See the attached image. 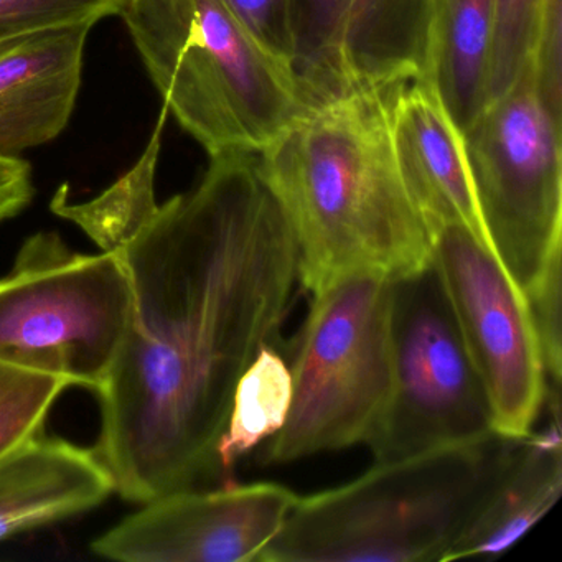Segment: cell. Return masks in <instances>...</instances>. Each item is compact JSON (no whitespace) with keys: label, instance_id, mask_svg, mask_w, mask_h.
<instances>
[{"label":"cell","instance_id":"cell-1","mask_svg":"<svg viewBox=\"0 0 562 562\" xmlns=\"http://www.w3.org/2000/svg\"><path fill=\"white\" fill-rule=\"evenodd\" d=\"M167 111L133 169L88 202H50L120 258L133 308L100 390L94 453L121 498L147 503L222 483L218 446L236 386L278 345L297 285L299 249L258 154L210 157L189 192L156 200Z\"/></svg>","mask_w":562,"mask_h":562},{"label":"cell","instance_id":"cell-2","mask_svg":"<svg viewBox=\"0 0 562 562\" xmlns=\"http://www.w3.org/2000/svg\"><path fill=\"white\" fill-rule=\"evenodd\" d=\"M391 91L325 101L258 154L308 295L351 272L403 278L432 261V233L394 157Z\"/></svg>","mask_w":562,"mask_h":562},{"label":"cell","instance_id":"cell-3","mask_svg":"<svg viewBox=\"0 0 562 562\" xmlns=\"http://www.w3.org/2000/svg\"><path fill=\"white\" fill-rule=\"evenodd\" d=\"M525 437L492 430L299 496L259 562H449Z\"/></svg>","mask_w":562,"mask_h":562},{"label":"cell","instance_id":"cell-4","mask_svg":"<svg viewBox=\"0 0 562 562\" xmlns=\"http://www.w3.org/2000/svg\"><path fill=\"white\" fill-rule=\"evenodd\" d=\"M117 18L164 106L210 157L262 153L314 110L222 0H124Z\"/></svg>","mask_w":562,"mask_h":562},{"label":"cell","instance_id":"cell-5","mask_svg":"<svg viewBox=\"0 0 562 562\" xmlns=\"http://www.w3.org/2000/svg\"><path fill=\"white\" fill-rule=\"evenodd\" d=\"M396 278L351 272L311 294L295 340L285 423L266 440L265 465L367 443L393 383Z\"/></svg>","mask_w":562,"mask_h":562},{"label":"cell","instance_id":"cell-6","mask_svg":"<svg viewBox=\"0 0 562 562\" xmlns=\"http://www.w3.org/2000/svg\"><path fill=\"white\" fill-rule=\"evenodd\" d=\"M133 291L114 252H77L57 232L25 239L0 278V363L98 391L130 325Z\"/></svg>","mask_w":562,"mask_h":562},{"label":"cell","instance_id":"cell-7","mask_svg":"<svg viewBox=\"0 0 562 562\" xmlns=\"http://www.w3.org/2000/svg\"><path fill=\"white\" fill-rule=\"evenodd\" d=\"M561 123L526 61L515 83L462 133L470 182L493 255L528 297L561 259Z\"/></svg>","mask_w":562,"mask_h":562},{"label":"cell","instance_id":"cell-8","mask_svg":"<svg viewBox=\"0 0 562 562\" xmlns=\"http://www.w3.org/2000/svg\"><path fill=\"white\" fill-rule=\"evenodd\" d=\"M493 414L432 266L396 278L393 383L367 440L374 463L492 432Z\"/></svg>","mask_w":562,"mask_h":562},{"label":"cell","instance_id":"cell-9","mask_svg":"<svg viewBox=\"0 0 562 562\" xmlns=\"http://www.w3.org/2000/svg\"><path fill=\"white\" fill-rule=\"evenodd\" d=\"M432 266L488 396L493 429L528 436L544 409L548 381L525 297L460 223L432 233Z\"/></svg>","mask_w":562,"mask_h":562},{"label":"cell","instance_id":"cell-10","mask_svg":"<svg viewBox=\"0 0 562 562\" xmlns=\"http://www.w3.org/2000/svg\"><path fill=\"white\" fill-rule=\"evenodd\" d=\"M299 496L272 482L170 493L91 542L123 562H258Z\"/></svg>","mask_w":562,"mask_h":562},{"label":"cell","instance_id":"cell-11","mask_svg":"<svg viewBox=\"0 0 562 562\" xmlns=\"http://www.w3.org/2000/svg\"><path fill=\"white\" fill-rule=\"evenodd\" d=\"M91 29L64 25L0 42V156L21 157L67 130Z\"/></svg>","mask_w":562,"mask_h":562},{"label":"cell","instance_id":"cell-12","mask_svg":"<svg viewBox=\"0 0 562 562\" xmlns=\"http://www.w3.org/2000/svg\"><path fill=\"white\" fill-rule=\"evenodd\" d=\"M394 157L430 233L460 223L493 252L470 182L462 134L429 80L397 85L390 98Z\"/></svg>","mask_w":562,"mask_h":562},{"label":"cell","instance_id":"cell-13","mask_svg":"<svg viewBox=\"0 0 562 562\" xmlns=\"http://www.w3.org/2000/svg\"><path fill=\"white\" fill-rule=\"evenodd\" d=\"M113 493L93 449L37 434L0 460V542L91 512Z\"/></svg>","mask_w":562,"mask_h":562},{"label":"cell","instance_id":"cell-14","mask_svg":"<svg viewBox=\"0 0 562 562\" xmlns=\"http://www.w3.org/2000/svg\"><path fill=\"white\" fill-rule=\"evenodd\" d=\"M434 0H348L337 41L341 94L429 80Z\"/></svg>","mask_w":562,"mask_h":562},{"label":"cell","instance_id":"cell-15","mask_svg":"<svg viewBox=\"0 0 562 562\" xmlns=\"http://www.w3.org/2000/svg\"><path fill=\"white\" fill-rule=\"evenodd\" d=\"M544 407L548 423L525 437L505 479L453 549L450 561L502 555L558 502L562 490L561 393L548 391Z\"/></svg>","mask_w":562,"mask_h":562},{"label":"cell","instance_id":"cell-16","mask_svg":"<svg viewBox=\"0 0 562 562\" xmlns=\"http://www.w3.org/2000/svg\"><path fill=\"white\" fill-rule=\"evenodd\" d=\"M495 0H434L429 81L462 134L486 104Z\"/></svg>","mask_w":562,"mask_h":562},{"label":"cell","instance_id":"cell-17","mask_svg":"<svg viewBox=\"0 0 562 562\" xmlns=\"http://www.w3.org/2000/svg\"><path fill=\"white\" fill-rule=\"evenodd\" d=\"M291 368L274 345H266L239 378L228 424L218 446L222 485L235 483L236 463L271 439L291 407Z\"/></svg>","mask_w":562,"mask_h":562},{"label":"cell","instance_id":"cell-18","mask_svg":"<svg viewBox=\"0 0 562 562\" xmlns=\"http://www.w3.org/2000/svg\"><path fill=\"white\" fill-rule=\"evenodd\" d=\"M348 0H291L295 78L312 108L340 97L337 41Z\"/></svg>","mask_w":562,"mask_h":562},{"label":"cell","instance_id":"cell-19","mask_svg":"<svg viewBox=\"0 0 562 562\" xmlns=\"http://www.w3.org/2000/svg\"><path fill=\"white\" fill-rule=\"evenodd\" d=\"M68 381L0 363V460L44 430Z\"/></svg>","mask_w":562,"mask_h":562},{"label":"cell","instance_id":"cell-20","mask_svg":"<svg viewBox=\"0 0 562 562\" xmlns=\"http://www.w3.org/2000/svg\"><path fill=\"white\" fill-rule=\"evenodd\" d=\"M542 0H495L486 104L502 97L525 68Z\"/></svg>","mask_w":562,"mask_h":562},{"label":"cell","instance_id":"cell-21","mask_svg":"<svg viewBox=\"0 0 562 562\" xmlns=\"http://www.w3.org/2000/svg\"><path fill=\"white\" fill-rule=\"evenodd\" d=\"M124 0H0V42L44 29L97 25L120 14Z\"/></svg>","mask_w":562,"mask_h":562},{"label":"cell","instance_id":"cell-22","mask_svg":"<svg viewBox=\"0 0 562 562\" xmlns=\"http://www.w3.org/2000/svg\"><path fill=\"white\" fill-rule=\"evenodd\" d=\"M546 110L562 121V0H542L528 58Z\"/></svg>","mask_w":562,"mask_h":562},{"label":"cell","instance_id":"cell-23","mask_svg":"<svg viewBox=\"0 0 562 562\" xmlns=\"http://www.w3.org/2000/svg\"><path fill=\"white\" fill-rule=\"evenodd\" d=\"M561 271L559 259L548 269L538 288L526 297L541 350L548 390L554 391H561L562 373Z\"/></svg>","mask_w":562,"mask_h":562},{"label":"cell","instance_id":"cell-24","mask_svg":"<svg viewBox=\"0 0 562 562\" xmlns=\"http://www.w3.org/2000/svg\"><path fill=\"white\" fill-rule=\"evenodd\" d=\"M249 35L294 74L291 0H222Z\"/></svg>","mask_w":562,"mask_h":562},{"label":"cell","instance_id":"cell-25","mask_svg":"<svg viewBox=\"0 0 562 562\" xmlns=\"http://www.w3.org/2000/svg\"><path fill=\"white\" fill-rule=\"evenodd\" d=\"M34 196L31 164L22 157L0 156V223L21 215Z\"/></svg>","mask_w":562,"mask_h":562}]
</instances>
